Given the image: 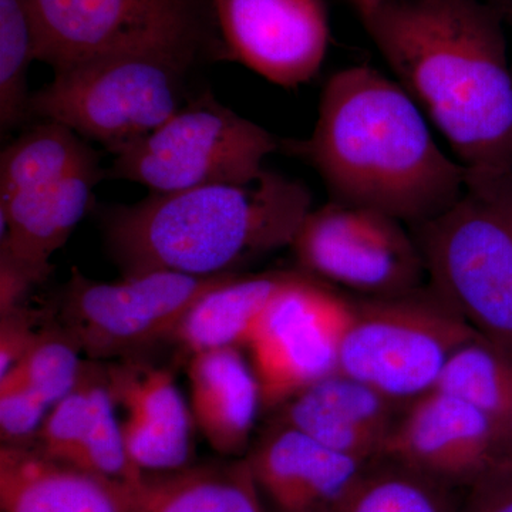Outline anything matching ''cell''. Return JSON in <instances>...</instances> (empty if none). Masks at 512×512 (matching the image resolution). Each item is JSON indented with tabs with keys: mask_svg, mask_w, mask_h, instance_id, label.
<instances>
[{
	"mask_svg": "<svg viewBox=\"0 0 512 512\" xmlns=\"http://www.w3.org/2000/svg\"><path fill=\"white\" fill-rule=\"evenodd\" d=\"M468 173L512 171V72L483 0H389L363 22Z\"/></svg>",
	"mask_w": 512,
	"mask_h": 512,
	"instance_id": "obj_1",
	"label": "cell"
},
{
	"mask_svg": "<svg viewBox=\"0 0 512 512\" xmlns=\"http://www.w3.org/2000/svg\"><path fill=\"white\" fill-rule=\"evenodd\" d=\"M298 150L339 202L414 227L446 211L466 188V168L441 150L419 104L369 66L330 77L312 137Z\"/></svg>",
	"mask_w": 512,
	"mask_h": 512,
	"instance_id": "obj_2",
	"label": "cell"
},
{
	"mask_svg": "<svg viewBox=\"0 0 512 512\" xmlns=\"http://www.w3.org/2000/svg\"><path fill=\"white\" fill-rule=\"evenodd\" d=\"M311 205L305 185L265 170L248 184L150 192L136 204L110 208L101 222L124 275L220 276L291 247Z\"/></svg>",
	"mask_w": 512,
	"mask_h": 512,
	"instance_id": "obj_3",
	"label": "cell"
},
{
	"mask_svg": "<svg viewBox=\"0 0 512 512\" xmlns=\"http://www.w3.org/2000/svg\"><path fill=\"white\" fill-rule=\"evenodd\" d=\"M416 227L431 288L512 353V171H467L461 197Z\"/></svg>",
	"mask_w": 512,
	"mask_h": 512,
	"instance_id": "obj_4",
	"label": "cell"
},
{
	"mask_svg": "<svg viewBox=\"0 0 512 512\" xmlns=\"http://www.w3.org/2000/svg\"><path fill=\"white\" fill-rule=\"evenodd\" d=\"M191 64L160 52L92 57L56 70L53 82L30 96V114L64 124L117 156L190 101Z\"/></svg>",
	"mask_w": 512,
	"mask_h": 512,
	"instance_id": "obj_5",
	"label": "cell"
},
{
	"mask_svg": "<svg viewBox=\"0 0 512 512\" xmlns=\"http://www.w3.org/2000/svg\"><path fill=\"white\" fill-rule=\"evenodd\" d=\"M478 333L436 289L352 302L339 372L407 404L436 389L458 348Z\"/></svg>",
	"mask_w": 512,
	"mask_h": 512,
	"instance_id": "obj_6",
	"label": "cell"
},
{
	"mask_svg": "<svg viewBox=\"0 0 512 512\" xmlns=\"http://www.w3.org/2000/svg\"><path fill=\"white\" fill-rule=\"evenodd\" d=\"M279 147L265 128L205 93L114 156L106 177L138 183L151 192L248 184L264 173L265 158Z\"/></svg>",
	"mask_w": 512,
	"mask_h": 512,
	"instance_id": "obj_7",
	"label": "cell"
},
{
	"mask_svg": "<svg viewBox=\"0 0 512 512\" xmlns=\"http://www.w3.org/2000/svg\"><path fill=\"white\" fill-rule=\"evenodd\" d=\"M234 275L150 271L99 282L73 268L57 320L87 359H131L158 343L173 342L194 303Z\"/></svg>",
	"mask_w": 512,
	"mask_h": 512,
	"instance_id": "obj_8",
	"label": "cell"
},
{
	"mask_svg": "<svg viewBox=\"0 0 512 512\" xmlns=\"http://www.w3.org/2000/svg\"><path fill=\"white\" fill-rule=\"evenodd\" d=\"M36 60L60 70L119 52H160L194 62L204 0H26Z\"/></svg>",
	"mask_w": 512,
	"mask_h": 512,
	"instance_id": "obj_9",
	"label": "cell"
},
{
	"mask_svg": "<svg viewBox=\"0 0 512 512\" xmlns=\"http://www.w3.org/2000/svg\"><path fill=\"white\" fill-rule=\"evenodd\" d=\"M352 301L295 274L256 323L247 349L261 387L262 410H275L339 372Z\"/></svg>",
	"mask_w": 512,
	"mask_h": 512,
	"instance_id": "obj_10",
	"label": "cell"
},
{
	"mask_svg": "<svg viewBox=\"0 0 512 512\" xmlns=\"http://www.w3.org/2000/svg\"><path fill=\"white\" fill-rule=\"evenodd\" d=\"M291 248L305 271L369 298L420 288L426 272L402 221L343 202L309 212Z\"/></svg>",
	"mask_w": 512,
	"mask_h": 512,
	"instance_id": "obj_11",
	"label": "cell"
},
{
	"mask_svg": "<svg viewBox=\"0 0 512 512\" xmlns=\"http://www.w3.org/2000/svg\"><path fill=\"white\" fill-rule=\"evenodd\" d=\"M511 453L512 440L493 420L434 389L407 403L380 460L467 487Z\"/></svg>",
	"mask_w": 512,
	"mask_h": 512,
	"instance_id": "obj_12",
	"label": "cell"
},
{
	"mask_svg": "<svg viewBox=\"0 0 512 512\" xmlns=\"http://www.w3.org/2000/svg\"><path fill=\"white\" fill-rule=\"evenodd\" d=\"M228 55L278 86L318 74L329 47L323 0H214Z\"/></svg>",
	"mask_w": 512,
	"mask_h": 512,
	"instance_id": "obj_13",
	"label": "cell"
},
{
	"mask_svg": "<svg viewBox=\"0 0 512 512\" xmlns=\"http://www.w3.org/2000/svg\"><path fill=\"white\" fill-rule=\"evenodd\" d=\"M247 461L272 512H335L373 464L278 423L265 431Z\"/></svg>",
	"mask_w": 512,
	"mask_h": 512,
	"instance_id": "obj_14",
	"label": "cell"
},
{
	"mask_svg": "<svg viewBox=\"0 0 512 512\" xmlns=\"http://www.w3.org/2000/svg\"><path fill=\"white\" fill-rule=\"evenodd\" d=\"M106 373L114 404L127 412L121 430L138 470L173 473L191 466L195 423L173 375L138 357L106 363Z\"/></svg>",
	"mask_w": 512,
	"mask_h": 512,
	"instance_id": "obj_15",
	"label": "cell"
},
{
	"mask_svg": "<svg viewBox=\"0 0 512 512\" xmlns=\"http://www.w3.org/2000/svg\"><path fill=\"white\" fill-rule=\"evenodd\" d=\"M406 406L336 372L281 404L274 423L302 431L330 450L376 463Z\"/></svg>",
	"mask_w": 512,
	"mask_h": 512,
	"instance_id": "obj_16",
	"label": "cell"
},
{
	"mask_svg": "<svg viewBox=\"0 0 512 512\" xmlns=\"http://www.w3.org/2000/svg\"><path fill=\"white\" fill-rule=\"evenodd\" d=\"M130 490L29 446L0 448V512H127Z\"/></svg>",
	"mask_w": 512,
	"mask_h": 512,
	"instance_id": "obj_17",
	"label": "cell"
},
{
	"mask_svg": "<svg viewBox=\"0 0 512 512\" xmlns=\"http://www.w3.org/2000/svg\"><path fill=\"white\" fill-rule=\"evenodd\" d=\"M190 409L195 426L222 456L244 453L262 409L261 387L251 362L237 348L190 356Z\"/></svg>",
	"mask_w": 512,
	"mask_h": 512,
	"instance_id": "obj_18",
	"label": "cell"
},
{
	"mask_svg": "<svg viewBox=\"0 0 512 512\" xmlns=\"http://www.w3.org/2000/svg\"><path fill=\"white\" fill-rule=\"evenodd\" d=\"M101 178L103 173L97 165L59 183L0 200V252L53 271L50 258L66 244L89 211L94 185Z\"/></svg>",
	"mask_w": 512,
	"mask_h": 512,
	"instance_id": "obj_19",
	"label": "cell"
},
{
	"mask_svg": "<svg viewBox=\"0 0 512 512\" xmlns=\"http://www.w3.org/2000/svg\"><path fill=\"white\" fill-rule=\"evenodd\" d=\"M127 512H269L247 458L144 473L131 487Z\"/></svg>",
	"mask_w": 512,
	"mask_h": 512,
	"instance_id": "obj_20",
	"label": "cell"
},
{
	"mask_svg": "<svg viewBox=\"0 0 512 512\" xmlns=\"http://www.w3.org/2000/svg\"><path fill=\"white\" fill-rule=\"evenodd\" d=\"M293 276L292 272L231 276L194 303L173 342L188 356L205 350L247 348L256 323Z\"/></svg>",
	"mask_w": 512,
	"mask_h": 512,
	"instance_id": "obj_21",
	"label": "cell"
},
{
	"mask_svg": "<svg viewBox=\"0 0 512 512\" xmlns=\"http://www.w3.org/2000/svg\"><path fill=\"white\" fill-rule=\"evenodd\" d=\"M97 165V154L72 128L43 120L3 150L0 200L59 183Z\"/></svg>",
	"mask_w": 512,
	"mask_h": 512,
	"instance_id": "obj_22",
	"label": "cell"
},
{
	"mask_svg": "<svg viewBox=\"0 0 512 512\" xmlns=\"http://www.w3.org/2000/svg\"><path fill=\"white\" fill-rule=\"evenodd\" d=\"M436 390L476 407L512 440V353L478 335L450 357Z\"/></svg>",
	"mask_w": 512,
	"mask_h": 512,
	"instance_id": "obj_23",
	"label": "cell"
},
{
	"mask_svg": "<svg viewBox=\"0 0 512 512\" xmlns=\"http://www.w3.org/2000/svg\"><path fill=\"white\" fill-rule=\"evenodd\" d=\"M450 490L433 478L379 460L335 512H456Z\"/></svg>",
	"mask_w": 512,
	"mask_h": 512,
	"instance_id": "obj_24",
	"label": "cell"
},
{
	"mask_svg": "<svg viewBox=\"0 0 512 512\" xmlns=\"http://www.w3.org/2000/svg\"><path fill=\"white\" fill-rule=\"evenodd\" d=\"M36 60L35 30L26 0H0V126L2 133L30 114L28 72Z\"/></svg>",
	"mask_w": 512,
	"mask_h": 512,
	"instance_id": "obj_25",
	"label": "cell"
},
{
	"mask_svg": "<svg viewBox=\"0 0 512 512\" xmlns=\"http://www.w3.org/2000/svg\"><path fill=\"white\" fill-rule=\"evenodd\" d=\"M82 355L73 336L59 320L52 319L43 326L26 355L12 369L50 409L79 382L84 365Z\"/></svg>",
	"mask_w": 512,
	"mask_h": 512,
	"instance_id": "obj_26",
	"label": "cell"
},
{
	"mask_svg": "<svg viewBox=\"0 0 512 512\" xmlns=\"http://www.w3.org/2000/svg\"><path fill=\"white\" fill-rule=\"evenodd\" d=\"M46 406L15 369L0 376V437L8 446H30L45 420Z\"/></svg>",
	"mask_w": 512,
	"mask_h": 512,
	"instance_id": "obj_27",
	"label": "cell"
},
{
	"mask_svg": "<svg viewBox=\"0 0 512 512\" xmlns=\"http://www.w3.org/2000/svg\"><path fill=\"white\" fill-rule=\"evenodd\" d=\"M46 311L22 305L0 315V376L26 355L50 319Z\"/></svg>",
	"mask_w": 512,
	"mask_h": 512,
	"instance_id": "obj_28",
	"label": "cell"
},
{
	"mask_svg": "<svg viewBox=\"0 0 512 512\" xmlns=\"http://www.w3.org/2000/svg\"><path fill=\"white\" fill-rule=\"evenodd\" d=\"M466 488L456 512H512V453Z\"/></svg>",
	"mask_w": 512,
	"mask_h": 512,
	"instance_id": "obj_29",
	"label": "cell"
},
{
	"mask_svg": "<svg viewBox=\"0 0 512 512\" xmlns=\"http://www.w3.org/2000/svg\"><path fill=\"white\" fill-rule=\"evenodd\" d=\"M50 274V269L37 268L0 252V315L22 306L28 293Z\"/></svg>",
	"mask_w": 512,
	"mask_h": 512,
	"instance_id": "obj_30",
	"label": "cell"
},
{
	"mask_svg": "<svg viewBox=\"0 0 512 512\" xmlns=\"http://www.w3.org/2000/svg\"><path fill=\"white\" fill-rule=\"evenodd\" d=\"M387 2H389V0H352L357 13H359L360 18H362V22H365L370 16L375 15L377 10L382 8L383 5H386Z\"/></svg>",
	"mask_w": 512,
	"mask_h": 512,
	"instance_id": "obj_31",
	"label": "cell"
},
{
	"mask_svg": "<svg viewBox=\"0 0 512 512\" xmlns=\"http://www.w3.org/2000/svg\"><path fill=\"white\" fill-rule=\"evenodd\" d=\"M483 2H484V0H483Z\"/></svg>",
	"mask_w": 512,
	"mask_h": 512,
	"instance_id": "obj_32",
	"label": "cell"
}]
</instances>
